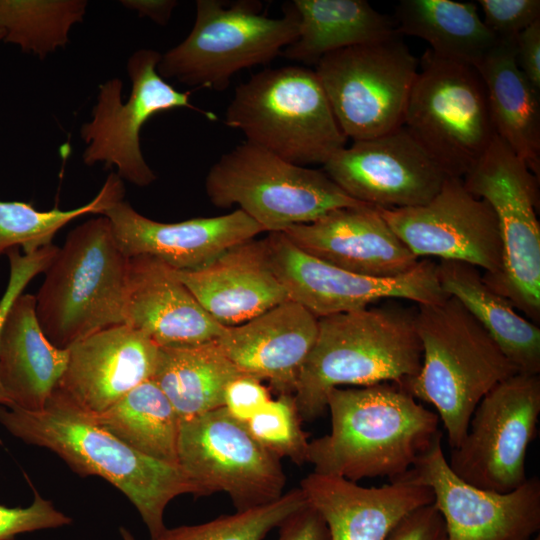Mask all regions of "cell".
I'll list each match as a JSON object with an SVG mask.
<instances>
[{
    "label": "cell",
    "instance_id": "1",
    "mask_svg": "<svg viewBox=\"0 0 540 540\" xmlns=\"http://www.w3.org/2000/svg\"><path fill=\"white\" fill-rule=\"evenodd\" d=\"M330 433L309 442L313 472L357 482L401 478L437 437L440 419L390 382L333 388L326 397Z\"/></svg>",
    "mask_w": 540,
    "mask_h": 540
},
{
    "label": "cell",
    "instance_id": "2",
    "mask_svg": "<svg viewBox=\"0 0 540 540\" xmlns=\"http://www.w3.org/2000/svg\"><path fill=\"white\" fill-rule=\"evenodd\" d=\"M0 424L25 443L46 448L81 476H99L135 506L150 538L167 527L174 498L197 490L178 465L150 458L123 443L55 389L39 411L0 405Z\"/></svg>",
    "mask_w": 540,
    "mask_h": 540
},
{
    "label": "cell",
    "instance_id": "3",
    "mask_svg": "<svg viewBox=\"0 0 540 540\" xmlns=\"http://www.w3.org/2000/svg\"><path fill=\"white\" fill-rule=\"evenodd\" d=\"M393 300L318 318L316 341L293 394L302 421L312 422L325 412L333 388L385 382L405 388L418 374L422 346L416 311Z\"/></svg>",
    "mask_w": 540,
    "mask_h": 540
},
{
    "label": "cell",
    "instance_id": "4",
    "mask_svg": "<svg viewBox=\"0 0 540 540\" xmlns=\"http://www.w3.org/2000/svg\"><path fill=\"white\" fill-rule=\"evenodd\" d=\"M418 305L421 368L404 389L436 408L452 450L463 440L481 399L519 372L457 298Z\"/></svg>",
    "mask_w": 540,
    "mask_h": 540
},
{
    "label": "cell",
    "instance_id": "5",
    "mask_svg": "<svg viewBox=\"0 0 540 540\" xmlns=\"http://www.w3.org/2000/svg\"><path fill=\"white\" fill-rule=\"evenodd\" d=\"M128 257L101 216L71 230L35 296V313L59 349L124 324Z\"/></svg>",
    "mask_w": 540,
    "mask_h": 540
},
{
    "label": "cell",
    "instance_id": "6",
    "mask_svg": "<svg viewBox=\"0 0 540 540\" xmlns=\"http://www.w3.org/2000/svg\"><path fill=\"white\" fill-rule=\"evenodd\" d=\"M225 123L247 142L306 167L323 165L347 142L315 70L304 66L252 75L236 87Z\"/></svg>",
    "mask_w": 540,
    "mask_h": 540
},
{
    "label": "cell",
    "instance_id": "7",
    "mask_svg": "<svg viewBox=\"0 0 540 540\" xmlns=\"http://www.w3.org/2000/svg\"><path fill=\"white\" fill-rule=\"evenodd\" d=\"M205 190L215 207L236 204L270 233L313 222L335 209L364 205L323 170L293 164L247 141L212 165Z\"/></svg>",
    "mask_w": 540,
    "mask_h": 540
},
{
    "label": "cell",
    "instance_id": "8",
    "mask_svg": "<svg viewBox=\"0 0 540 540\" xmlns=\"http://www.w3.org/2000/svg\"><path fill=\"white\" fill-rule=\"evenodd\" d=\"M259 1H196L191 32L161 54L157 71L163 79L224 91L243 69L267 64L298 37L295 13L283 17L261 13Z\"/></svg>",
    "mask_w": 540,
    "mask_h": 540
},
{
    "label": "cell",
    "instance_id": "9",
    "mask_svg": "<svg viewBox=\"0 0 540 540\" xmlns=\"http://www.w3.org/2000/svg\"><path fill=\"white\" fill-rule=\"evenodd\" d=\"M403 126L448 177L461 179L497 135L477 68L430 49L419 61Z\"/></svg>",
    "mask_w": 540,
    "mask_h": 540
},
{
    "label": "cell",
    "instance_id": "10",
    "mask_svg": "<svg viewBox=\"0 0 540 540\" xmlns=\"http://www.w3.org/2000/svg\"><path fill=\"white\" fill-rule=\"evenodd\" d=\"M466 189L493 209L502 240L503 266L484 280L533 323L540 321L539 179L496 135L462 179Z\"/></svg>",
    "mask_w": 540,
    "mask_h": 540
},
{
    "label": "cell",
    "instance_id": "11",
    "mask_svg": "<svg viewBox=\"0 0 540 540\" xmlns=\"http://www.w3.org/2000/svg\"><path fill=\"white\" fill-rule=\"evenodd\" d=\"M315 66L347 139H371L403 126L419 60L399 33L331 52Z\"/></svg>",
    "mask_w": 540,
    "mask_h": 540
},
{
    "label": "cell",
    "instance_id": "12",
    "mask_svg": "<svg viewBox=\"0 0 540 540\" xmlns=\"http://www.w3.org/2000/svg\"><path fill=\"white\" fill-rule=\"evenodd\" d=\"M539 374L516 373L476 406L460 445L451 450L453 473L477 488L508 493L527 479V450L537 434Z\"/></svg>",
    "mask_w": 540,
    "mask_h": 540
},
{
    "label": "cell",
    "instance_id": "13",
    "mask_svg": "<svg viewBox=\"0 0 540 540\" xmlns=\"http://www.w3.org/2000/svg\"><path fill=\"white\" fill-rule=\"evenodd\" d=\"M161 54L151 49H140L128 60L131 93L122 102V82L113 78L99 86L97 102L91 121L84 123L80 135L87 147L83 153L86 165L103 162L106 168L115 166L123 180L145 187L156 180L146 163L141 147L140 132L155 114L177 108H188L202 113L209 120L217 116L195 107L190 92H181L169 85L158 73Z\"/></svg>",
    "mask_w": 540,
    "mask_h": 540
},
{
    "label": "cell",
    "instance_id": "14",
    "mask_svg": "<svg viewBox=\"0 0 540 540\" xmlns=\"http://www.w3.org/2000/svg\"><path fill=\"white\" fill-rule=\"evenodd\" d=\"M178 466L197 496L224 492L237 511L271 503L284 493L280 459L260 446L224 407L181 421Z\"/></svg>",
    "mask_w": 540,
    "mask_h": 540
},
{
    "label": "cell",
    "instance_id": "15",
    "mask_svg": "<svg viewBox=\"0 0 540 540\" xmlns=\"http://www.w3.org/2000/svg\"><path fill=\"white\" fill-rule=\"evenodd\" d=\"M268 264L288 298L321 318L369 307L380 300H410L433 304L445 300L435 263L419 261L395 278H375L349 272L298 248L282 232L262 240Z\"/></svg>",
    "mask_w": 540,
    "mask_h": 540
},
{
    "label": "cell",
    "instance_id": "16",
    "mask_svg": "<svg viewBox=\"0 0 540 540\" xmlns=\"http://www.w3.org/2000/svg\"><path fill=\"white\" fill-rule=\"evenodd\" d=\"M379 210L418 258L465 262L483 269L484 280L502 270L503 247L496 215L484 199L466 189L461 178L448 177L424 205Z\"/></svg>",
    "mask_w": 540,
    "mask_h": 540
},
{
    "label": "cell",
    "instance_id": "17",
    "mask_svg": "<svg viewBox=\"0 0 540 540\" xmlns=\"http://www.w3.org/2000/svg\"><path fill=\"white\" fill-rule=\"evenodd\" d=\"M442 435L402 477L429 486L447 540H533L540 529V479L498 493L466 483L448 465Z\"/></svg>",
    "mask_w": 540,
    "mask_h": 540
},
{
    "label": "cell",
    "instance_id": "18",
    "mask_svg": "<svg viewBox=\"0 0 540 540\" xmlns=\"http://www.w3.org/2000/svg\"><path fill=\"white\" fill-rule=\"evenodd\" d=\"M323 171L351 198L379 208L428 203L447 174L404 127L337 151Z\"/></svg>",
    "mask_w": 540,
    "mask_h": 540
},
{
    "label": "cell",
    "instance_id": "19",
    "mask_svg": "<svg viewBox=\"0 0 540 540\" xmlns=\"http://www.w3.org/2000/svg\"><path fill=\"white\" fill-rule=\"evenodd\" d=\"M127 257L152 256L178 271L200 269L227 250L252 240L264 229L240 209L216 217L162 223L121 200L103 214Z\"/></svg>",
    "mask_w": 540,
    "mask_h": 540
},
{
    "label": "cell",
    "instance_id": "20",
    "mask_svg": "<svg viewBox=\"0 0 540 540\" xmlns=\"http://www.w3.org/2000/svg\"><path fill=\"white\" fill-rule=\"evenodd\" d=\"M159 347L126 324L100 330L68 348V361L55 390L90 416L110 408L151 380Z\"/></svg>",
    "mask_w": 540,
    "mask_h": 540
},
{
    "label": "cell",
    "instance_id": "21",
    "mask_svg": "<svg viewBox=\"0 0 540 540\" xmlns=\"http://www.w3.org/2000/svg\"><path fill=\"white\" fill-rule=\"evenodd\" d=\"M304 252L352 273L395 278L419 263L398 238L378 207L360 205L332 210L307 224L282 232Z\"/></svg>",
    "mask_w": 540,
    "mask_h": 540
},
{
    "label": "cell",
    "instance_id": "22",
    "mask_svg": "<svg viewBox=\"0 0 540 540\" xmlns=\"http://www.w3.org/2000/svg\"><path fill=\"white\" fill-rule=\"evenodd\" d=\"M318 333V318L288 299L240 325L224 327L217 344L243 374L294 394Z\"/></svg>",
    "mask_w": 540,
    "mask_h": 540
},
{
    "label": "cell",
    "instance_id": "23",
    "mask_svg": "<svg viewBox=\"0 0 540 540\" xmlns=\"http://www.w3.org/2000/svg\"><path fill=\"white\" fill-rule=\"evenodd\" d=\"M323 518L330 540H386L410 512L432 504V489L401 477L380 487L312 472L299 487Z\"/></svg>",
    "mask_w": 540,
    "mask_h": 540
},
{
    "label": "cell",
    "instance_id": "24",
    "mask_svg": "<svg viewBox=\"0 0 540 540\" xmlns=\"http://www.w3.org/2000/svg\"><path fill=\"white\" fill-rule=\"evenodd\" d=\"M124 324L158 347L214 341L224 329L201 307L174 269L149 255L128 257Z\"/></svg>",
    "mask_w": 540,
    "mask_h": 540
},
{
    "label": "cell",
    "instance_id": "25",
    "mask_svg": "<svg viewBox=\"0 0 540 540\" xmlns=\"http://www.w3.org/2000/svg\"><path fill=\"white\" fill-rule=\"evenodd\" d=\"M174 271L224 327L247 322L289 299L268 264L262 240L237 245L200 269Z\"/></svg>",
    "mask_w": 540,
    "mask_h": 540
},
{
    "label": "cell",
    "instance_id": "26",
    "mask_svg": "<svg viewBox=\"0 0 540 540\" xmlns=\"http://www.w3.org/2000/svg\"><path fill=\"white\" fill-rule=\"evenodd\" d=\"M68 349L54 346L35 313V296L19 295L0 331V383L12 405L41 410L63 375Z\"/></svg>",
    "mask_w": 540,
    "mask_h": 540
},
{
    "label": "cell",
    "instance_id": "27",
    "mask_svg": "<svg viewBox=\"0 0 540 540\" xmlns=\"http://www.w3.org/2000/svg\"><path fill=\"white\" fill-rule=\"evenodd\" d=\"M483 80L497 135L540 175V91L515 58V38H497L475 66Z\"/></svg>",
    "mask_w": 540,
    "mask_h": 540
},
{
    "label": "cell",
    "instance_id": "28",
    "mask_svg": "<svg viewBox=\"0 0 540 540\" xmlns=\"http://www.w3.org/2000/svg\"><path fill=\"white\" fill-rule=\"evenodd\" d=\"M438 282L448 296L457 298L483 326L519 373H540V328L519 315L504 296L483 280L477 267L441 260Z\"/></svg>",
    "mask_w": 540,
    "mask_h": 540
},
{
    "label": "cell",
    "instance_id": "29",
    "mask_svg": "<svg viewBox=\"0 0 540 540\" xmlns=\"http://www.w3.org/2000/svg\"><path fill=\"white\" fill-rule=\"evenodd\" d=\"M298 37L280 55L316 65L325 55L386 39L398 33L395 23L364 0H294Z\"/></svg>",
    "mask_w": 540,
    "mask_h": 540
},
{
    "label": "cell",
    "instance_id": "30",
    "mask_svg": "<svg viewBox=\"0 0 540 540\" xmlns=\"http://www.w3.org/2000/svg\"><path fill=\"white\" fill-rule=\"evenodd\" d=\"M243 375L216 340L191 346L159 347L153 380L181 421L223 407L226 386Z\"/></svg>",
    "mask_w": 540,
    "mask_h": 540
},
{
    "label": "cell",
    "instance_id": "31",
    "mask_svg": "<svg viewBox=\"0 0 540 540\" xmlns=\"http://www.w3.org/2000/svg\"><path fill=\"white\" fill-rule=\"evenodd\" d=\"M396 29L425 40L443 58L476 66L496 43L474 3L452 0H402L395 9Z\"/></svg>",
    "mask_w": 540,
    "mask_h": 540
},
{
    "label": "cell",
    "instance_id": "32",
    "mask_svg": "<svg viewBox=\"0 0 540 540\" xmlns=\"http://www.w3.org/2000/svg\"><path fill=\"white\" fill-rule=\"evenodd\" d=\"M92 417L132 449L178 465L181 420L153 380L136 386L110 408Z\"/></svg>",
    "mask_w": 540,
    "mask_h": 540
},
{
    "label": "cell",
    "instance_id": "33",
    "mask_svg": "<svg viewBox=\"0 0 540 540\" xmlns=\"http://www.w3.org/2000/svg\"><path fill=\"white\" fill-rule=\"evenodd\" d=\"M124 194L122 179L111 173L90 202L71 210L39 211L30 203L0 200V256L14 248L21 247L28 254L52 244L55 234L72 220L87 214L102 215L124 200Z\"/></svg>",
    "mask_w": 540,
    "mask_h": 540
},
{
    "label": "cell",
    "instance_id": "34",
    "mask_svg": "<svg viewBox=\"0 0 540 540\" xmlns=\"http://www.w3.org/2000/svg\"><path fill=\"white\" fill-rule=\"evenodd\" d=\"M86 8L83 0H0L3 40L43 58L68 43L71 27L83 21Z\"/></svg>",
    "mask_w": 540,
    "mask_h": 540
},
{
    "label": "cell",
    "instance_id": "35",
    "mask_svg": "<svg viewBox=\"0 0 540 540\" xmlns=\"http://www.w3.org/2000/svg\"><path fill=\"white\" fill-rule=\"evenodd\" d=\"M306 504L302 490L295 488L262 506L222 515L202 524L166 528L151 540H263Z\"/></svg>",
    "mask_w": 540,
    "mask_h": 540
},
{
    "label": "cell",
    "instance_id": "36",
    "mask_svg": "<svg viewBox=\"0 0 540 540\" xmlns=\"http://www.w3.org/2000/svg\"><path fill=\"white\" fill-rule=\"evenodd\" d=\"M292 394H280L244 425L252 438L278 459L297 465L307 462L309 442Z\"/></svg>",
    "mask_w": 540,
    "mask_h": 540
},
{
    "label": "cell",
    "instance_id": "37",
    "mask_svg": "<svg viewBox=\"0 0 540 540\" xmlns=\"http://www.w3.org/2000/svg\"><path fill=\"white\" fill-rule=\"evenodd\" d=\"M57 246L50 244L32 253L21 254L18 248L6 253L9 260V279L0 299V331L4 319L15 301L23 293L29 282L40 273H44L58 252ZM0 405L11 406L0 383Z\"/></svg>",
    "mask_w": 540,
    "mask_h": 540
},
{
    "label": "cell",
    "instance_id": "38",
    "mask_svg": "<svg viewBox=\"0 0 540 540\" xmlns=\"http://www.w3.org/2000/svg\"><path fill=\"white\" fill-rule=\"evenodd\" d=\"M33 492V501L27 507L0 505V540H14L22 533L60 528L72 522L69 516L55 508L34 488Z\"/></svg>",
    "mask_w": 540,
    "mask_h": 540
},
{
    "label": "cell",
    "instance_id": "39",
    "mask_svg": "<svg viewBox=\"0 0 540 540\" xmlns=\"http://www.w3.org/2000/svg\"><path fill=\"white\" fill-rule=\"evenodd\" d=\"M483 22L496 38H516L540 20L539 0H479Z\"/></svg>",
    "mask_w": 540,
    "mask_h": 540
},
{
    "label": "cell",
    "instance_id": "40",
    "mask_svg": "<svg viewBox=\"0 0 540 540\" xmlns=\"http://www.w3.org/2000/svg\"><path fill=\"white\" fill-rule=\"evenodd\" d=\"M271 400L269 390L262 381L240 375L228 383L223 407L235 420L245 424Z\"/></svg>",
    "mask_w": 540,
    "mask_h": 540
},
{
    "label": "cell",
    "instance_id": "41",
    "mask_svg": "<svg viewBox=\"0 0 540 540\" xmlns=\"http://www.w3.org/2000/svg\"><path fill=\"white\" fill-rule=\"evenodd\" d=\"M386 540H447L444 520L433 503L420 507L403 517Z\"/></svg>",
    "mask_w": 540,
    "mask_h": 540
},
{
    "label": "cell",
    "instance_id": "42",
    "mask_svg": "<svg viewBox=\"0 0 540 540\" xmlns=\"http://www.w3.org/2000/svg\"><path fill=\"white\" fill-rule=\"evenodd\" d=\"M278 528V540H330L326 523L308 503L291 514Z\"/></svg>",
    "mask_w": 540,
    "mask_h": 540
},
{
    "label": "cell",
    "instance_id": "43",
    "mask_svg": "<svg viewBox=\"0 0 540 540\" xmlns=\"http://www.w3.org/2000/svg\"><path fill=\"white\" fill-rule=\"evenodd\" d=\"M515 58L528 81L540 91V20L516 36Z\"/></svg>",
    "mask_w": 540,
    "mask_h": 540
},
{
    "label": "cell",
    "instance_id": "44",
    "mask_svg": "<svg viewBox=\"0 0 540 540\" xmlns=\"http://www.w3.org/2000/svg\"><path fill=\"white\" fill-rule=\"evenodd\" d=\"M124 6L138 12L140 16H146L160 25H165L177 6L174 0H126L121 1Z\"/></svg>",
    "mask_w": 540,
    "mask_h": 540
},
{
    "label": "cell",
    "instance_id": "45",
    "mask_svg": "<svg viewBox=\"0 0 540 540\" xmlns=\"http://www.w3.org/2000/svg\"><path fill=\"white\" fill-rule=\"evenodd\" d=\"M121 540H137L134 535L125 527L119 528Z\"/></svg>",
    "mask_w": 540,
    "mask_h": 540
},
{
    "label": "cell",
    "instance_id": "46",
    "mask_svg": "<svg viewBox=\"0 0 540 540\" xmlns=\"http://www.w3.org/2000/svg\"><path fill=\"white\" fill-rule=\"evenodd\" d=\"M5 35H6V33H5L4 29H2L0 27V40L4 39Z\"/></svg>",
    "mask_w": 540,
    "mask_h": 540
},
{
    "label": "cell",
    "instance_id": "47",
    "mask_svg": "<svg viewBox=\"0 0 540 540\" xmlns=\"http://www.w3.org/2000/svg\"><path fill=\"white\" fill-rule=\"evenodd\" d=\"M533 540H540V537L537 536V537H535Z\"/></svg>",
    "mask_w": 540,
    "mask_h": 540
}]
</instances>
